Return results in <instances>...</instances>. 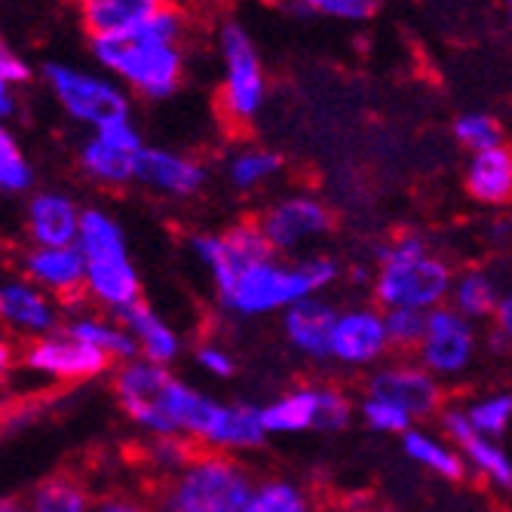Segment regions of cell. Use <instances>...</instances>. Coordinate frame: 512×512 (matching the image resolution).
Segmentation results:
<instances>
[{
    "instance_id": "obj_27",
    "label": "cell",
    "mask_w": 512,
    "mask_h": 512,
    "mask_svg": "<svg viewBox=\"0 0 512 512\" xmlns=\"http://www.w3.org/2000/svg\"><path fill=\"white\" fill-rule=\"evenodd\" d=\"M71 319L62 325V329L92 347H99L102 353H108L114 362H129L138 356V347L132 341V335L123 329L120 319H105L99 313H80V304L65 310Z\"/></svg>"
},
{
    "instance_id": "obj_38",
    "label": "cell",
    "mask_w": 512,
    "mask_h": 512,
    "mask_svg": "<svg viewBox=\"0 0 512 512\" xmlns=\"http://www.w3.org/2000/svg\"><path fill=\"white\" fill-rule=\"evenodd\" d=\"M356 414L365 421V427H371L375 433H384V436H399L402 439L414 427V421H411V417L402 408H396L387 399L371 396V393H365L356 402Z\"/></svg>"
},
{
    "instance_id": "obj_31",
    "label": "cell",
    "mask_w": 512,
    "mask_h": 512,
    "mask_svg": "<svg viewBox=\"0 0 512 512\" xmlns=\"http://www.w3.org/2000/svg\"><path fill=\"white\" fill-rule=\"evenodd\" d=\"M246 512H322L313 491L289 476H267L255 482Z\"/></svg>"
},
{
    "instance_id": "obj_9",
    "label": "cell",
    "mask_w": 512,
    "mask_h": 512,
    "mask_svg": "<svg viewBox=\"0 0 512 512\" xmlns=\"http://www.w3.org/2000/svg\"><path fill=\"white\" fill-rule=\"evenodd\" d=\"M175 375L163 365L142 356L120 362L114 368V396L123 417L145 436H178L175 421L166 408V387Z\"/></svg>"
},
{
    "instance_id": "obj_16",
    "label": "cell",
    "mask_w": 512,
    "mask_h": 512,
    "mask_svg": "<svg viewBox=\"0 0 512 512\" xmlns=\"http://www.w3.org/2000/svg\"><path fill=\"white\" fill-rule=\"evenodd\" d=\"M439 433L454 442L467 460V473L476 476L479 482L491 485L500 494H512V457L506 454V448L497 439L479 436L467 417V408L448 402L439 411Z\"/></svg>"
},
{
    "instance_id": "obj_40",
    "label": "cell",
    "mask_w": 512,
    "mask_h": 512,
    "mask_svg": "<svg viewBox=\"0 0 512 512\" xmlns=\"http://www.w3.org/2000/svg\"><path fill=\"white\" fill-rule=\"evenodd\" d=\"M356 417L353 396L338 384H319V430L322 433H338L350 427Z\"/></svg>"
},
{
    "instance_id": "obj_17",
    "label": "cell",
    "mask_w": 512,
    "mask_h": 512,
    "mask_svg": "<svg viewBox=\"0 0 512 512\" xmlns=\"http://www.w3.org/2000/svg\"><path fill=\"white\" fill-rule=\"evenodd\" d=\"M22 273L37 289L53 295L65 310L83 304L86 298V258L77 246H31L22 255Z\"/></svg>"
},
{
    "instance_id": "obj_18",
    "label": "cell",
    "mask_w": 512,
    "mask_h": 512,
    "mask_svg": "<svg viewBox=\"0 0 512 512\" xmlns=\"http://www.w3.org/2000/svg\"><path fill=\"white\" fill-rule=\"evenodd\" d=\"M0 325L16 338L37 341L62 329V304L25 276L7 279L0 283Z\"/></svg>"
},
{
    "instance_id": "obj_23",
    "label": "cell",
    "mask_w": 512,
    "mask_h": 512,
    "mask_svg": "<svg viewBox=\"0 0 512 512\" xmlns=\"http://www.w3.org/2000/svg\"><path fill=\"white\" fill-rule=\"evenodd\" d=\"M463 188L482 206L512 203V145H497L491 151L473 154L463 169Z\"/></svg>"
},
{
    "instance_id": "obj_39",
    "label": "cell",
    "mask_w": 512,
    "mask_h": 512,
    "mask_svg": "<svg viewBox=\"0 0 512 512\" xmlns=\"http://www.w3.org/2000/svg\"><path fill=\"white\" fill-rule=\"evenodd\" d=\"M132 34L157 43H184V37H188V13L166 0L157 13H151L142 25L132 28Z\"/></svg>"
},
{
    "instance_id": "obj_48",
    "label": "cell",
    "mask_w": 512,
    "mask_h": 512,
    "mask_svg": "<svg viewBox=\"0 0 512 512\" xmlns=\"http://www.w3.org/2000/svg\"><path fill=\"white\" fill-rule=\"evenodd\" d=\"M0 512H34V509L22 497H4L0 500Z\"/></svg>"
},
{
    "instance_id": "obj_37",
    "label": "cell",
    "mask_w": 512,
    "mask_h": 512,
    "mask_svg": "<svg viewBox=\"0 0 512 512\" xmlns=\"http://www.w3.org/2000/svg\"><path fill=\"white\" fill-rule=\"evenodd\" d=\"M289 7L301 16H319L335 22H368L378 13L381 0H289Z\"/></svg>"
},
{
    "instance_id": "obj_30",
    "label": "cell",
    "mask_w": 512,
    "mask_h": 512,
    "mask_svg": "<svg viewBox=\"0 0 512 512\" xmlns=\"http://www.w3.org/2000/svg\"><path fill=\"white\" fill-rule=\"evenodd\" d=\"M500 289L494 283V276L473 267V270H463L454 276V286H451V298L448 304L463 313L470 322H491L497 304H500Z\"/></svg>"
},
{
    "instance_id": "obj_32",
    "label": "cell",
    "mask_w": 512,
    "mask_h": 512,
    "mask_svg": "<svg viewBox=\"0 0 512 512\" xmlns=\"http://www.w3.org/2000/svg\"><path fill=\"white\" fill-rule=\"evenodd\" d=\"M463 408H467V417L479 436L500 442L506 436V430L512 427V390L482 393V396L470 399Z\"/></svg>"
},
{
    "instance_id": "obj_14",
    "label": "cell",
    "mask_w": 512,
    "mask_h": 512,
    "mask_svg": "<svg viewBox=\"0 0 512 512\" xmlns=\"http://www.w3.org/2000/svg\"><path fill=\"white\" fill-rule=\"evenodd\" d=\"M22 362L28 371H34V375L59 381V384L92 381V378L105 375V371L114 365V359L108 353L68 335L65 329L31 341L22 353Z\"/></svg>"
},
{
    "instance_id": "obj_19",
    "label": "cell",
    "mask_w": 512,
    "mask_h": 512,
    "mask_svg": "<svg viewBox=\"0 0 512 512\" xmlns=\"http://www.w3.org/2000/svg\"><path fill=\"white\" fill-rule=\"evenodd\" d=\"M135 181L157 191V194H163V197L188 200L206 188L209 169L203 160H197L191 154L166 151V148H145L142 157H138Z\"/></svg>"
},
{
    "instance_id": "obj_29",
    "label": "cell",
    "mask_w": 512,
    "mask_h": 512,
    "mask_svg": "<svg viewBox=\"0 0 512 512\" xmlns=\"http://www.w3.org/2000/svg\"><path fill=\"white\" fill-rule=\"evenodd\" d=\"M283 172V157L270 148H258V145H243L224 163V175L230 181V188L240 194H252L261 191L267 184Z\"/></svg>"
},
{
    "instance_id": "obj_4",
    "label": "cell",
    "mask_w": 512,
    "mask_h": 512,
    "mask_svg": "<svg viewBox=\"0 0 512 512\" xmlns=\"http://www.w3.org/2000/svg\"><path fill=\"white\" fill-rule=\"evenodd\" d=\"M77 249L86 258V301L114 316L142 301V276L129 255L126 230L111 212L83 209Z\"/></svg>"
},
{
    "instance_id": "obj_34",
    "label": "cell",
    "mask_w": 512,
    "mask_h": 512,
    "mask_svg": "<svg viewBox=\"0 0 512 512\" xmlns=\"http://www.w3.org/2000/svg\"><path fill=\"white\" fill-rule=\"evenodd\" d=\"M200 448L188 439V436H148L145 442V463L163 479H172L175 473H181L188 463L194 460Z\"/></svg>"
},
{
    "instance_id": "obj_21",
    "label": "cell",
    "mask_w": 512,
    "mask_h": 512,
    "mask_svg": "<svg viewBox=\"0 0 512 512\" xmlns=\"http://www.w3.org/2000/svg\"><path fill=\"white\" fill-rule=\"evenodd\" d=\"M338 316H341V307L325 301L322 295L304 298L283 313V335L295 353L322 362V359H329V344H332Z\"/></svg>"
},
{
    "instance_id": "obj_2",
    "label": "cell",
    "mask_w": 512,
    "mask_h": 512,
    "mask_svg": "<svg viewBox=\"0 0 512 512\" xmlns=\"http://www.w3.org/2000/svg\"><path fill=\"white\" fill-rule=\"evenodd\" d=\"M454 267L430 249L421 230H405L378 249V267L371 273V295L381 310L433 313L448 304Z\"/></svg>"
},
{
    "instance_id": "obj_8",
    "label": "cell",
    "mask_w": 512,
    "mask_h": 512,
    "mask_svg": "<svg viewBox=\"0 0 512 512\" xmlns=\"http://www.w3.org/2000/svg\"><path fill=\"white\" fill-rule=\"evenodd\" d=\"M40 71L62 111L71 120L89 126V132L129 117V96L123 83L96 71H83L68 62H46Z\"/></svg>"
},
{
    "instance_id": "obj_43",
    "label": "cell",
    "mask_w": 512,
    "mask_h": 512,
    "mask_svg": "<svg viewBox=\"0 0 512 512\" xmlns=\"http://www.w3.org/2000/svg\"><path fill=\"white\" fill-rule=\"evenodd\" d=\"M31 80V68L22 56H16L10 46L0 43V83L7 86H22Z\"/></svg>"
},
{
    "instance_id": "obj_47",
    "label": "cell",
    "mask_w": 512,
    "mask_h": 512,
    "mask_svg": "<svg viewBox=\"0 0 512 512\" xmlns=\"http://www.w3.org/2000/svg\"><path fill=\"white\" fill-rule=\"evenodd\" d=\"M16 114V96H13V86L0 83V123H4L7 117Z\"/></svg>"
},
{
    "instance_id": "obj_24",
    "label": "cell",
    "mask_w": 512,
    "mask_h": 512,
    "mask_svg": "<svg viewBox=\"0 0 512 512\" xmlns=\"http://www.w3.org/2000/svg\"><path fill=\"white\" fill-rule=\"evenodd\" d=\"M166 0H74L80 25L92 37H120L157 13Z\"/></svg>"
},
{
    "instance_id": "obj_12",
    "label": "cell",
    "mask_w": 512,
    "mask_h": 512,
    "mask_svg": "<svg viewBox=\"0 0 512 512\" xmlns=\"http://www.w3.org/2000/svg\"><path fill=\"white\" fill-rule=\"evenodd\" d=\"M476 353H479L476 322H470L451 304H445L427 316V335L421 347H417L414 359L439 381H454L463 371H470Z\"/></svg>"
},
{
    "instance_id": "obj_28",
    "label": "cell",
    "mask_w": 512,
    "mask_h": 512,
    "mask_svg": "<svg viewBox=\"0 0 512 512\" xmlns=\"http://www.w3.org/2000/svg\"><path fill=\"white\" fill-rule=\"evenodd\" d=\"M28 506L34 512H92L96 500H92L86 482L71 473V470H59L53 476L40 479L31 494H28Z\"/></svg>"
},
{
    "instance_id": "obj_13",
    "label": "cell",
    "mask_w": 512,
    "mask_h": 512,
    "mask_svg": "<svg viewBox=\"0 0 512 512\" xmlns=\"http://www.w3.org/2000/svg\"><path fill=\"white\" fill-rule=\"evenodd\" d=\"M442 384L445 381L430 375L417 359H393L371 371L365 393L393 402L417 424L427 417H439V411L448 405Z\"/></svg>"
},
{
    "instance_id": "obj_6",
    "label": "cell",
    "mask_w": 512,
    "mask_h": 512,
    "mask_svg": "<svg viewBox=\"0 0 512 512\" xmlns=\"http://www.w3.org/2000/svg\"><path fill=\"white\" fill-rule=\"evenodd\" d=\"M89 46L105 71L148 102L172 99L184 83V43H157L129 31L120 37H92Z\"/></svg>"
},
{
    "instance_id": "obj_5",
    "label": "cell",
    "mask_w": 512,
    "mask_h": 512,
    "mask_svg": "<svg viewBox=\"0 0 512 512\" xmlns=\"http://www.w3.org/2000/svg\"><path fill=\"white\" fill-rule=\"evenodd\" d=\"M255 476L234 454L197 451L194 460L163 479L154 494L157 512H246Z\"/></svg>"
},
{
    "instance_id": "obj_46",
    "label": "cell",
    "mask_w": 512,
    "mask_h": 512,
    "mask_svg": "<svg viewBox=\"0 0 512 512\" xmlns=\"http://www.w3.org/2000/svg\"><path fill=\"white\" fill-rule=\"evenodd\" d=\"M341 512H393L390 506H384V503H378V500H371V497H353V500H347L344 506H341Z\"/></svg>"
},
{
    "instance_id": "obj_22",
    "label": "cell",
    "mask_w": 512,
    "mask_h": 512,
    "mask_svg": "<svg viewBox=\"0 0 512 512\" xmlns=\"http://www.w3.org/2000/svg\"><path fill=\"white\" fill-rule=\"evenodd\" d=\"M117 319L123 322V329L132 335V341L138 347V356H142V359H148L154 365H163V368H169L178 359L181 338L151 304L138 301L129 310H123Z\"/></svg>"
},
{
    "instance_id": "obj_26",
    "label": "cell",
    "mask_w": 512,
    "mask_h": 512,
    "mask_svg": "<svg viewBox=\"0 0 512 512\" xmlns=\"http://www.w3.org/2000/svg\"><path fill=\"white\" fill-rule=\"evenodd\" d=\"M402 451L411 463H417L421 470L430 476H439L445 482H460L467 479V460H463L460 448L448 442L439 430H424V427H411L402 439Z\"/></svg>"
},
{
    "instance_id": "obj_45",
    "label": "cell",
    "mask_w": 512,
    "mask_h": 512,
    "mask_svg": "<svg viewBox=\"0 0 512 512\" xmlns=\"http://www.w3.org/2000/svg\"><path fill=\"white\" fill-rule=\"evenodd\" d=\"M16 365V347H13V338L10 335H0V384L7 381V375Z\"/></svg>"
},
{
    "instance_id": "obj_49",
    "label": "cell",
    "mask_w": 512,
    "mask_h": 512,
    "mask_svg": "<svg viewBox=\"0 0 512 512\" xmlns=\"http://www.w3.org/2000/svg\"><path fill=\"white\" fill-rule=\"evenodd\" d=\"M503 16H506V22L512 25V0H503Z\"/></svg>"
},
{
    "instance_id": "obj_15",
    "label": "cell",
    "mask_w": 512,
    "mask_h": 512,
    "mask_svg": "<svg viewBox=\"0 0 512 512\" xmlns=\"http://www.w3.org/2000/svg\"><path fill=\"white\" fill-rule=\"evenodd\" d=\"M390 350V338H387V325H384V310L378 304H353L344 307L335 332H332V344H329V359L338 362L341 368H371L384 365Z\"/></svg>"
},
{
    "instance_id": "obj_35",
    "label": "cell",
    "mask_w": 512,
    "mask_h": 512,
    "mask_svg": "<svg viewBox=\"0 0 512 512\" xmlns=\"http://www.w3.org/2000/svg\"><path fill=\"white\" fill-rule=\"evenodd\" d=\"M31 184H34V169L25 151L19 148L16 135L0 123V194L16 197L31 191Z\"/></svg>"
},
{
    "instance_id": "obj_41",
    "label": "cell",
    "mask_w": 512,
    "mask_h": 512,
    "mask_svg": "<svg viewBox=\"0 0 512 512\" xmlns=\"http://www.w3.org/2000/svg\"><path fill=\"white\" fill-rule=\"evenodd\" d=\"M194 359H197V368L206 371V375L215 378V381L234 378V371H237V359L230 356V350L221 347V344H200Z\"/></svg>"
},
{
    "instance_id": "obj_11",
    "label": "cell",
    "mask_w": 512,
    "mask_h": 512,
    "mask_svg": "<svg viewBox=\"0 0 512 512\" xmlns=\"http://www.w3.org/2000/svg\"><path fill=\"white\" fill-rule=\"evenodd\" d=\"M258 227L273 255H298L304 246L322 240L332 230V209L313 194H286L273 200L258 218Z\"/></svg>"
},
{
    "instance_id": "obj_10",
    "label": "cell",
    "mask_w": 512,
    "mask_h": 512,
    "mask_svg": "<svg viewBox=\"0 0 512 512\" xmlns=\"http://www.w3.org/2000/svg\"><path fill=\"white\" fill-rule=\"evenodd\" d=\"M145 138L129 117L92 129L80 145V169L89 181L102 188H126L135 181L138 157L145 151Z\"/></svg>"
},
{
    "instance_id": "obj_50",
    "label": "cell",
    "mask_w": 512,
    "mask_h": 512,
    "mask_svg": "<svg viewBox=\"0 0 512 512\" xmlns=\"http://www.w3.org/2000/svg\"><path fill=\"white\" fill-rule=\"evenodd\" d=\"M169 4H178V7H181V4H184V0H169Z\"/></svg>"
},
{
    "instance_id": "obj_20",
    "label": "cell",
    "mask_w": 512,
    "mask_h": 512,
    "mask_svg": "<svg viewBox=\"0 0 512 512\" xmlns=\"http://www.w3.org/2000/svg\"><path fill=\"white\" fill-rule=\"evenodd\" d=\"M83 209L59 191H40L28 200L25 209V230L34 246L62 249L77 246Z\"/></svg>"
},
{
    "instance_id": "obj_7",
    "label": "cell",
    "mask_w": 512,
    "mask_h": 512,
    "mask_svg": "<svg viewBox=\"0 0 512 512\" xmlns=\"http://www.w3.org/2000/svg\"><path fill=\"white\" fill-rule=\"evenodd\" d=\"M218 56H221V86H218L221 117L234 129H243L261 114L267 102V71L258 56V46L243 22L227 19L218 28Z\"/></svg>"
},
{
    "instance_id": "obj_25",
    "label": "cell",
    "mask_w": 512,
    "mask_h": 512,
    "mask_svg": "<svg viewBox=\"0 0 512 512\" xmlns=\"http://www.w3.org/2000/svg\"><path fill=\"white\" fill-rule=\"evenodd\" d=\"M261 421L270 436H298L319 430V384H301L261 405Z\"/></svg>"
},
{
    "instance_id": "obj_42",
    "label": "cell",
    "mask_w": 512,
    "mask_h": 512,
    "mask_svg": "<svg viewBox=\"0 0 512 512\" xmlns=\"http://www.w3.org/2000/svg\"><path fill=\"white\" fill-rule=\"evenodd\" d=\"M92 512H157V509H154V500H145L138 494H126V491H111V494L96 500Z\"/></svg>"
},
{
    "instance_id": "obj_1",
    "label": "cell",
    "mask_w": 512,
    "mask_h": 512,
    "mask_svg": "<svg viewBox=\"0 0 512 512\" xmlns=\"http://www.w3.org/2000/svg\"><path fill=\"white\" fill-rule=\"evenodd\" d=\"M338 279L341 264L329 255H307L295 261L267 255L237 270L221 289H215V298L227 313L258 319L270 313H286L304 298L329 292Z\"/></svg>"
},
{
    "instance_id": "obj_36",
    "label": "cell",
    "mask_w": 512,
    "mask_h": 512,
    "mask_svg": "<svg viewBox=\"0 0 512 512\" xmlns=\"http://www.w3.org/2000/svg\"><path fill=\"white\" fill-rule=\"evenodd\" d=\"M427 316L421 310H408V307H396V310H384V325H387V338H390V350L393 353H417L424 335H427Z\"/></svg>"
},
{
    "instance_id": "obj_3",
    "label": "cell",
    "mask_w": 512,
    "mask_h": 512,
    "mask_svg": "<svg viewBox=\"0 0 512 512\" xmlns=\"http://www.w3.org/2000/svg\"><path fill=\"white\" fill-rule=\"evenodd\" d=\"M166 408L172 414L178 436H188L200 451L243 454L267 445L270 439L258 405L212 399L181 378L169 381Z\"/></svg>"
},
{
    "instance_id": "obj_33",
    "label": "cell",
    "mask_w": 512,
    "mask_h": 512,
    "mask_svg": "<svg viewBox=\"0 0 512 512\" xmlns=\"http://www.w3.org/2000/svg\"><path fill=\"white\" fill-rule=\"evenodd\" d=\"M451 132H454V142L473 154H482V151H491L497 145H503V126L494 114L488 111H463L454 117L451 123Z\"/></svg>"
},
{
    "instance_id": "obj_44",
    "label": "cell",
    "mask_w": 512,
    "mask_h": 512,
    "mask_svg": "<svg viewBox=\"0 0 512 512\" xmlns=\"http://www.w3.org/2000/svg\"><path fill=\"white\" fill-rule=\"evenodd\" d=\"M491 344L512 347V292L500 298V304L491 316Z\"/></svg>"
}]
</instances>
